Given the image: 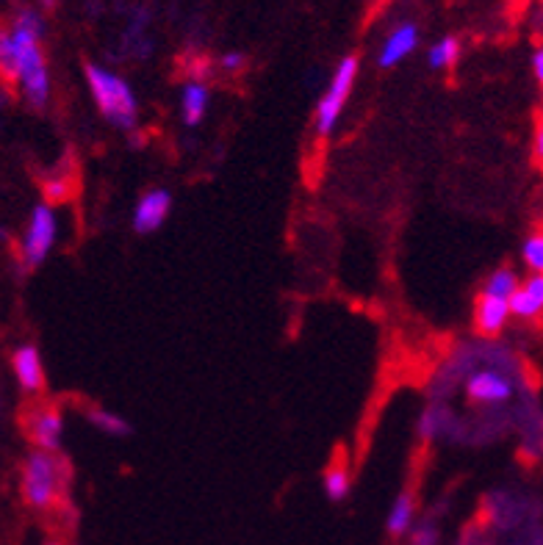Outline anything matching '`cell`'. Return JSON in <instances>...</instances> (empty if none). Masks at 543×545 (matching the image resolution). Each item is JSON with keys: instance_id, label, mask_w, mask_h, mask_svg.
Returning <instances> with one entry per match:
<instances>
[{"instance_id": "obj_27", "label": "cell", "mask_w": 543, "mask_h": 545, "mask_svg": "<svg viewBox=\"0 0 543 545\" xmlns=\"http://www.w3.org/2000/svg\"><path fill=\"white\" fill-rule=\"evenodd\" d=\"M541 122H543V106H541Z\"/></svg>"}, {"instance_id": "obj_6", "label": "cell", "mask_w": 543, "mask_h": 545, "mask_svg": "<svg viewBox=\"0 0 543 545\" xmlns=\"http://www.w3.org/2000/svg\"><path fill=\"white\" fill-rule=\"evenodd\" d=\"M172 211V194L167 189H150L139 197L133 208V230L139 236H150L164 225Z\"/></svg>"}, {"instance_id": "obj_7", "label": "cell", "mask_w": 543, "mask_h": 545, "mask_svg": "<svg viewBox=\"0 0 543 545\" xmlns=\"http://www.w3.org/2000/svg\"><path fill=\"white\" fill-rule=\"evenodd\" d=\"M28 435H31L39 451L56 454L61 449V435H64V415H61L59 407H42V410L31 415Z\"/></svg>"}, {"instance_id": "obj_10", "label": "cell", "mask_w": 543, "mask_h": 545, "mask_svg": "<svg viewBox=\"0 0 543 545\" xmlns=\"http://www.w3.org/2000/svg\"><path fill=\"white\" fill-rule=\"evenodd\" d=\"M510 321V305L507 299L488 297L480 294L474 302V327L485 338H496L499 332L505 330V324Z\"/></svg>"}, {"instance_id": "obj_9", "label": "cell", "mask_w": 543, "mask_h": 545, "mask_svg": "<svg viewBox=\"0 0 543 545\" xmlns=\"http://www.w3.org/2000/svg\"><path fill=\"white\" fill-rule=\"evenodd\" d=\"M12 368L25 393H39L45 388V366H42V355H39L37 346L25 344L14 349Z\"/></svg>"}, {"instance_id": "obj_12", "label": "cell", "mask_w": 543, "mask_h": 545, "mask_svg": "<svg viewBox=\"0 0 543 545\" xmlns=\"http://www.w3.org/2000/svg\"><path fill=\"white\" fill-rule=\"evenodd\" d=\"M419 45V31H416V25L405 23L399 25L394 34L388 36L386 45L380 50V67L388 70V67H397L399 61L408 59L413 50Z\"/></svg>"}, {"instance_id": "obj_26", "label": "cell", "mask_w": 543, "mask_h": 545, "mask_svg": "<svg viewBox=\"0 0 543 545\" xmlns=\"http://www.w3.org/2000/svg\"><path fill=\"white\" fill-rule=\"evenodd\" d=\"M45 545H61V543H56V540H50V543H45Z\"/></svg>"}, {"instance_id": "obj_4", "label": "cell", "mask_w": 543, "mask_h": 545, "mask_svg": "<svg viewBox=\"0 0 543 545\" xmlns=\"http://www.w3.org/2000/svg\"><path fill=\"white\" fill-rule=\"evenodd\" d=\"M355 78H358V56H347L341 59V64L336 67V75L327 86V92L319 100L316 106V133L319 136H330L333 128L338 125V117L350 100L352 86H355Z\"/></svg>"}, {"instance_id": "obj_24", "label": "cell", "mask_w": 543, "mask_h": 545, "mask_svg": "<svg viewBox=\"0 0 543 545\" xmlns=\"http://www.w3.org/2000/svg\"><path fill=\"white\" fill-rule=\"evenodd\" d=\"M532 70H535V78H538V83L543 86V48L532 56Z\"/></svg>"}, {"instance_id": "obj_16", "label": "cell", "mask_w": 543, "mask_h": 545, "mask_svg": "<svg viewBox=\"0 0 543 545\" xmlns=\"http://www.w3.org/2000/svg\"><path fill=\"white\" fill-rule=\"evenodd\" d=\"M519 285H521L519 274L513 272V269H507V266H502V269H496V272L488 274V280H485L483 285V294L496 299H510L516 294Z\"/></svg>"}, {"instance_id": "obj_20", "label": "cell", "mask_w": 543, "mask_h": 545, "mask_svg": "<svg viewBox=\"0 0 543 545\" xmlns=\"http://www.w3.org/2000/svg\"><path fill=\"white\" fill-rule=\"evenodd\" d=\"M0 72H3V78L17 81V64H14L12 34H6V31H0Z\"/></svg>"}, {"instance_id": "obj_18", "label": "cell", "mask_w": 543, "mask_h": 545, "mask_svg": "<svg viewBox=\"0 0 543 545\" xmlns=\"http://www.w3.org/2000/svg\"><path fill=\"white\" fill-rule=\"evenodd\" d=\"M350 471L347 468H341V465H333V468H327L325 474V493L330 501H344V498L350 496Z\"/></svg>"}, {"instance_id": "obj_15", "label": "cell", "mask_w": 543, "mask_h": 545, "mask_svg": "<svg viewBox=\"0 0 543 545\" xmlns=\"http://www.w3.org/2000/svg\"><path fill=\"white\" fill-rule=\"evenodd\" d=\"M86 418L95 424V429L106 432V435H114V438H125V435H131V424H128L122 415L106 410V407H89V410H86Z\"/></svg>"}, {"instance_id": "obj_21", "label": "cell", "mask_w": 543, "mask_h": 545, "mask_svg": "<svg viewBox=\"0 0 543 545\" xmlns=\"http://www.w3.org/2000/svg\"><path fill=\"white\" fill-rule=\"evenodd\" d=\"M411 545H438V529L435 523H419L416 529H411Z\"/></svg>"}, {"instance_id": "obj_8", "label": "cell", "mask_w": 543, "mask_h": 545, "mask_svg": "<svg viewBox=\"0 0 543 545\" xmlns=\"http://www.w3.org/2000/svg\"><path fill=\"white\" fill-rule=\"evenodd\" d=\"M466 393H469L471 402L499 404L510 399L513 385H510V380H507L505 374H499V371H477V374H471L469 382H466Z\"/></svg>"}, {"instance_id": "obj_23", "label": "cell", "mask_w": 543, "mask_h": 545, "mask_svg": "<svg viewBox=\"0 0 543 545\" xmlns=\"http://www.w3.org/2000/svg\"><path fill=\"white\" fill-rule=\"evenodd\" d=\"M532 153H535V161L543 166V122L538 125V131H535V144H532Z\"/></svg>"}, {"instance_id": "obj_11", "label": "cell", "mask_w": 543, "mask_h": 545, "mask_svg": "<svg viewBox=\"0 0 543 545\" xmlns=\"http://www.w3.org/2000/svg\"><path fill=\"white\" fill-rule=\"evenodd\" d=\"M510 316L516 319H538L543 313V274H532L516 288V294L507 299Z\"/></svg>"}, {"instance_id": "obj_17", "label": "cell", "mask_w": 543, "mask_h": 545, "mask_svg": "<svg viewBox=\"0 0 543 545\" xmlns=\"http://www.w3.org/2000/svg\"><path fill=\"white\" fill-rule=\"evenodd\" d=\"M460 59V42L455 36H447V39H441L438 45L430 48V67L433 70H449V67H455V61Z\"/></svg>"}, {"instance_id": "obj_14", "label": "cell", "mask_w": 543, "mask_h": 545, "mask_svg": "<svg viewBox=\"0 0 543 545\" xmlns=\"http://www.w3.org/2000/svg\"><path fill=\"white\" fill-rule=\"evenodd\" d=\"M413 518H416V501H413L411 493H399L394 507L388 512V534L391 537H405L413 529Z\"/></svg>"}, {"instance_id": "obj_1", "label": "cell", "mask_w": 543, "mask_h": 545, "mask_svg": "<svg viewBox=\"0 0 543 545\" xmlns=\"http://www.w3.org/2000/svg\"><path fill=\"white\" fill-rule=\"evenodd\" d=\"M42 23L34 12H20L12 28L14 64L17 81L23 86V95L31 108H45L50 97V75L42 53Z\"/></svg>"}, {"instance_id": "obj_2", "label": "cell", "mask_w": 543, "mask_h": 545, "mask_svg": "<svg viewBox=\"0 0 543 545\" xmlns=\"http://www.w3.org/2000/svg\"><path fill=\"white\" fill-rule=\"evenodd\" d=\"M67 485V463L50 451H31L23 465V498L34 510H50Z\"/></svg>"}, {"instance_id": "obj_19", "label": "cell", "mask_w": 543, "mask_h": 545, "mask_svg": "<svg viewBox=\"0 0 543 545\" xmlns=\"http://www.w3.org/2000/svg\"><path fill=\"white\" fill-rule=\"evenodd\" d=\"M521 258L527 263L532 274H543V233H532L524 247H521Z\"/></svg>"}, {"instance_id": "obj_22", "label": "cell", "mask_w": 543, "mask_h": 545, "mask_svg": "<svg viewBox=\"0 0 543 545\" xmlns=\"http://www.w3.org/2000/svg\"><path fill=\"white\" fill-rule=\"evenodd\" d=\"M222 67L228 72H239L244 67V56L242 53H225L222 56Z\"/></svg>"}, {"instance_id": "obj_13", "label": "cell", "mask_w": 543, "mask_h": 545, "mask_svg": "<svg viewBox=\"0 0 543 545\" xmlns=\"http://www.w3.org/2000/svg\"><path fill=\"white\" fill-rule=\"evenodd\" d=\"M208 103H211V95H208V86L200 81H192L183 86V95H181V114L183 122L194 128V125H200L203 117H206Z\"/></svg>"}, {"instance_id": "obj_25", "label": "cell", "mask_w": 543, "mask_h": 545, "mask_svg": "<svg viewBox=\"0 0 543 545\" xmlns=\"http://www.w3.org/2000/svg\"><path fill=\"white\" fill-rule=\"evenodd\" d=\"M42 3H45V6H48V9H50V6H53V3H56V0H42Z\"/></svg>"}, {"instance_id": "obj_3", "label": "cell", "mask_w": 543, "mask_h": 545, "mask_svg": "<svg viewBox=\"0 0 543 545\" xmlns=\"http://www.w3.org/2000/svg\"><path fill=\"white\" fill-rule=\"evenodd\" d=\"M86 83H89V92L95 97L100 114L109 119L111 125L131 131L139 117V106H136L131 86L122 81L120 75L103 70L97 64H86Z\"/></svg>"}, {"instance_id": "obj_5", "label": "cell", "mask_w": 543, "mask_h": 545, "mask_svg": "<svg viewBox=\"0 0 543 545\" xmlns=\"http://www.w3.org/2000/svg\"><path fill=\"white\" fill-rule=\"evenodd\" d=\"M56 236H59L56 211L50 208L48 202H42V205H37L31 211V219H28V227H25L23 247H20L23 269H37V266H42L45 258L50 255L53 244H56Z\"/></svg>"}]
</instances>
